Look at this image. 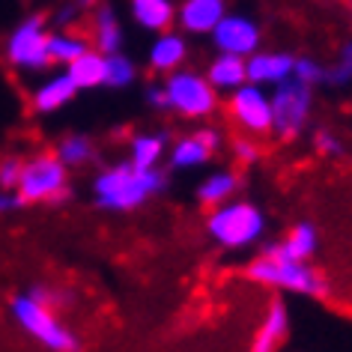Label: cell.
I'll return each instance as SVG.
<instances>
[{
  "label": "cell",
  "mask_w": 352,
  "mask_h": 352,
  "mask_svg": "<svg viewBox=\"0 0 352 352\" xmlns=\"http://www.w3.org/2000/svg\"><path fill=\"white\" fill-rule=\"evenodd\" d=\"M72 302V293L57 287H30L10 298V314L15 325L48 352H81V338L69 322L60 320L57 307Z\"/></svg>",
  "instance_id": "cell-1"
},
{
  "label": "cell",
  "mask_w": 352,
  "mask_h": 352,
  "mask_svg": "<svg viewBox=\"0 0 352 352\" xmlns=\"http://www.w3.org/2000/svg\"><path fill=\"white\" fill-rule=\"evenodd\" d=\"M93 204L104 212H135L167 188L162 167H138L129 158L102 167L93 176Z\"/></svg>",
  "instance_id": "cell-2"
},
{
  "label": "cell",
  "mask_w": 352,
  "mask_h": 352,
  "mask_svg": "<svg viewBox=\"0 0 352 352\" xmlns=\"http://www.w3.org/2000/svg\"><path fill=\"white\" fill-rule=\"evenodd\" d=\"M245 275H248L251 284L275 289V293L307 296V298H320L329 293V280L322 278V272L311 260H289L272 251H260L245 266Z\"/></svg>",
  "instance_id": "cell-3"
},
{
  "label": "cell",
  "mask_w": 352,
  "mask_h": 352,
  "mask_svg": "<svg viewBox=\"0 0 352 352\" xmlns=\"http://www.w3.org/2000/svg\"><path fill=\"white\" fill-rule=\"evenodd\" d=\"M266 230H269L266 212L257 204L242 200V197L227 200V204L209 209V215H206L209 239L224 251H248L263 242Z\"/></svg>",
  "instance_id": "cell-4"
},
{
  "label": "cell",
  "mask_w": 352,
  "mask_h": 352,
  "mask_svg": "<svg viewBox=\"0 0 352 352\" xmlns=\"http://www.w3.org/2000/svg\"><path fill=\"white\" fill-rule=\"evenodd\" d=\"M167 96V113L188 122H206L221 108V93L209 84V78L197 69H176L162 78Z\"/></svg>",
  "instance_id": "cell-5"
},
{
  "label": "cell",
  "mask_w": 352,
  "mask_h": 352,
  "mask_svg": "<svg viewBox=\"0 0 352 352\" xmlns=\"http://www.w3.org/2000/svg\"><path fill=\"white\" fill-rule=\"evenodd\" d=\"M21 200L28 206H60L72 195V179H69V167L60 162L57 153H39L24 158L19 188Z\"/></svg>",
  "instance_id": "cell-6"
},
{
  "label": "cell",
  "mask_w": 352,
  "mask_h": 352,
  "mask_svg": "<svg viewBox=\"0 0 352 352\" xmlns=\"http://www.w3.org/2000/svg\"><path fill=\"white\" fill-rule=\"evenodd\" d=\"M272 96V135L284 144H293L307 131L316 104V87L287 78L269 90Z\"/></svg>",
  "instance_id": "cell-7"
},
{
  "label": "cell",
  "mask_w": 352,
  "mask_h": 352,
  "mask_svg": "<svg viewBox=\"0 0 352 352\" xmlns=\"http://www.w3.org/2000/svg\"><path fill=\"white\" fill-rule=\"evenodd\" d=\"M48 19L39 12L21 19L12 28V33L6 36L3 57L15 72L21 75H42L45 69H51L48 57Z\"/></svg>",
  "instance_id": "cell-8"
},
{
  "label": "cell",
  "mask_w": 352,
  "mask_h": 352,
  "mask_svg": "<svg viewBox=\"0 0 352 352\" xmlns=\"http://www.w3.org/2000/svg\"><path fill=\"white\" fill-rule=\"evenodd\" d=\"M227 122L248 138H272V96L260 84H242L233 93H227L224 102Z\"/></svg>",
  "instance_id": "cell-9"
},
{
  "label": "cell",
  "mask_w": 352,
  "mask_h": 352,
  "mask_svg": "<svg viewBox=\"0 0 352 352\" xmlns=\"http://www.w3.org/2000/svg\"><path fill=\"white\" fill-rule=\"evenodd\" d=\"M224 144V135L221 129L215 126H197L195 131H188V135L170 140V146H167V167L176 173H186V170H200V167H206L212 158L218 155V149Z\"/></svg>",
  "instance_id": "cell-10"
},
{
  "label": "cell",
  "mask_w": 352,
  "mask_h": 352,
  "mask_svg": "<svg viewBox=\"0 0 352 352\" xmlns=\"http://www.w3.org/2000/svg\"><path fill=\"white\" fill-rule=\"evenodd\" d=\"M215 51L224 54H236V57H251L254 51L263 48V28L257 19L245 12H227L221 21L215 24V30L209 33Z\"/></svg>",
  "instance_id": "cell-11"
},
{
  "label": "cell",
  "mask_w": 352,
  "mask_h": 352,
  "mask_svg": "<svg viewBox=\"0 0 352 352\" xmlns=\"http://www.w3.org/2000/svg\"><path fill=\"white\" fill-rule=\"evenodd\" d=\"M78 93L81 90H78V84L72 81V75H69L66 69H60V72L45 75L36 87H33L30 108L36 117H51V113L63 111L66 104H72Z\"/></svg>",
  "instance_id": "cell-12"
},
{
  "label": "cell",
  "mask_w": 352,
  "mask_h": 352,
  "mask_svg": "<svg viewBox=\"0 0 352 352\" xmlns=\"http://www.w3.org/2000/svg\"><path fill=\"white\" fill-rule=\"evenodd\" d=\"M289 340V307L280 298H272L266 314L260 316L257 329L251 334L248 352H284Z\"/></svg>",
  "instance_id": "cell-13"
},
{
  "label": "cell",
  "mask_w": 352,
  "mask_h": 352,
  "mask_svg": "<svg viewBox=\"0 0 352 352\" xmlns=\"http://www.w3.org/2000/svg\"><path fill=\"white\" fill-rule=\"evenodd\" d=\"M188 63V39L182 30H162L155 33L153 42L146 48V66L155 75H170L176 69H182Z\"/></svg>",
  "instance_id": "cell-14"
},
{
  "label": "cell",
  "mask_w": 352,
  "mask_h": 352,
  "mask_svg": "<svg viewBox=\"0 0 352 352\" xmlns=\"http://www.w3.org/2000/svg\"><path fill=\"white\" fill-rule=\"evenodd\" d=\"M245 69H248L251 84H260V87H266V90H272V87H278L280 81L293 78L296 54H289V51L260 48V51H254L251 57H245Z\"/></svg>",
  "instance_id": "cell-15"
},
{
  "label": "cell",
  "mask_w": 352,
  "mask_h": 352,
  "mask_svg": "<svg viewBox=\"0 0 352 352\" xmlns=\"http://www.w3.org/2000/svg\"><path fill=\"white\" fill-rule=\"evenodd\" d=\"M227 15V0H182L176 6V28L188 36H209Z\"/></svg>",
  "instance_id": "cell-16"
},
{
  "label": "cell",
  "mask_w": 352,
  "mask_h": 352,
  "mask_svg": "<svg viewBox=\"0 0 352 352\" xmlns=\"http://www.w3.org/2000/svg\"><path fill=\"white\" fill-rule=\"evenodd\" d=\"M242 191V173L233 170V167H215V170H209L204 179L197 182L195 188V200L204 209H215L227 204V200L239 197Z\"/></svg>",
  "instance_id": "cell-17"
},
{
  "label": "cell",
  "mask_w": 352,
  "mask_h": 352,
  "mask_svg": "<svg viewBox=\"0 0 352 352\" xmlns=\"http://www.w3.org/2000/svg\"><path fill=\"white\" fill-rule=\"evenodd\" d=\"M263 251L280 254V257H289V260H314L316 251H320V230H316L314 221H296L284 233V239L266 242Z\"/></svg>",
  "instance_id": "cell-18"
},
{
  "label": "cell",
  "mask_w": 352,
  "mask_h": 352,
  "mask_svg": "<svg viewBox=\"0 0 352 352\" xmlns=\"http://www.w3.org/2000/svg\"><path fill=\"white\" fill-rule=\"evenodd\" d=\"M90 45L102 54H117L126 45V33H122L120 15L111 3H102L90 12Z\"/></svg>",
  "instance_id": "cell-19"
},
{
  "label": "cell",
  "mask_w": 352,
  "mask_h": 352,
  "mask_svg": "<svg viewBox=\"0 0 352 352\" xmlns=\"http://www.w3.org/2000/svg\"><path fill=\"white\" fill-rule=\"evenodd\" d=\"M131 21L146 33H162L176 24V3L173 0H129Z\"/></svg>",
  "instance_id": "cell-20"
},
{
  "label": "cell",
  "mask_w": 352,
  "mask_h": 352,
  "mask_svg": "<svg viewBox=\"0 0 352 352\" xmlns=\"http://www.w3.org/2000/svg\"><path fill=\"white\" fill-rule=\"evenodd\" d=\"M209 84L215 87L221 96L233 93L236 87L248 84V69H245V57H236V54H224V51H218V54L206 63V72Z\"/></svg>",
  "instance_id": "cell-21"
},
{
  "label": "cell",
  "mask_w": 352,
  "mask_h": 352,
  "mask_svg": "<svg viewBox=\"0 0 352 352\" xmlns=\"http://www.w3.org/2000/svg\"><path fill=\"white\" fill-rule=\"evenodd\" d=\"M167 146H170V138L167 131H140L129 140V162L138 167H158L162 158L167 155Z\"/></svg>",
  "instance_id": "cell-22"
},
{
  "label": "cell",
  "mask_w": 352,
  "mask_h": 352,
  "mask_svg": "<svg viewBox=\"0 0 352 352\" xmlns=\"http://www.w3.org/2000/svg\"><path fill=\"white\" fill-rule=\"evenodd\" d=\"M90 36H81L75 30H51L48 33V57H51V66H69L72 60H78L84 51H90Z\"/></svg>",
  "instance_id": "cell-23"
},
{
  "label": "cell",
  "mask_w": 352,
  "mask_h": 352,
  "mask_svg": "<svg viewBox=\"0 0 352 352\" xmlns=\"http://www.w3.org/2000/svg\"><path fill=\"white\" fill-rule=\"evenodd\" d=\"M57 158L63 162L69 170H81V167L93 164L96 155H99V149H96V140L90 135H81V131H69V135L60 138L57 144Z\"/></svg>",
  "instance_id": "cell-24"
},
{
  "label": "cell",
  "mask_w": 352,
  "mask_h": 352,
  "mask_svg": "<svg viewBox=\"0 0 352 352\" xmlns=\"http://www.w3.org/2000/svg\"><path fill=\"white\" fill-rule=\"evenodd\" d=\"M66 72L72 75L78 90H99V87H104V54L96 48L84 51L81 57L66 66Z\"/></svg>",
  "instance_id": "cell-25"
},
{
  "label": "cell",
  "mask_w": 352,
  "mask_h": 352,
  "mask_svg": "<svg viewBox=\"0 0 352 352\" xmlns=\"http://www.w3.org/2000/svg\"><path fill=\"white\" fill-rule=\"evenodd\" d=\"M135 81H138V63L126 51L104 54V87H111V90H126V87H131Z\"/></svg>",
  "instance_id": "cell-26"
},
{
  "label": "cell",
  "mask_w": 352,
  "mask_h": 352,
  "mask_svg": "<svg viewBox=\"0 0 352 352\" xmlns=\"http://www.w3.org/2000/svg\"><path fill=\"white\" fill-rule=\"evenodd\" d=\"M322 84L334 87V90H346V87H352V39H346L338 48V54H334L331 63H325V81Z\"/></svg>",
  "instance_id": "cell-27"
},
{
  "label": "cell",
  "mask_w": 352,
  "mask_h": 352,
  "mask_svg": "<svg viewBox=\"0 0 352 352\" xmlns=\"http://www.w3.org/2000/svg\"><path fill=\"white\" fill-rule=\"evenodd\" d=\"M311 144L316 149V155H322V158H340L343 153H346V144H343V138L334 129H325V126L314 131Z\"/></svg>",
  "instance_id": "cell-28"
},
{
  "label": "cell",
  "mask_w": 352,
  "mask_h": 352,
  "mask_svg": "<svg viewBox=\"0 0 352 352\" xmlns=\"http://www.w3.org/2000/svg\"><path fill=\"white\" fill-rule=\"evenodd\" d=\"M230 155H233V162L239 164V167H251V164H257V162H260L263 146H260V140H257V138L236 135V138L230 140Z\"/></svg>",
  "instance_id": "cell-29"
},
{
  "label": "cell",
  "mask_w": 352,
  "mask_h": 352,
  "mask_svg": "<svg viewBox=\"0 0 352 352\" xmlns=\"http://www.w3.org/2000/svg\"><path fill=\"white\" fill-rule=\"evenodd\" d=\"M293 78H298V81H305L311 87H320L325 81V63H320L316 57H296Z\"/></svg>",
  "instance_id": "cell-30"
},
{
  "label": "cell",
  "mask_w": 352,
  "mask_h": 352,
  "mask_svg": "<svg viewBox=\"0 0 352 352\" xmlns=\"http://www.w3.org/2000/svg\"><path fill=\"white\" fill-rule=\"evenodd\" d=\"M21 155H3L0 158V188H19L21 179Z\"/></svg>",
  "instance_id": "cell-31"
},
{
  "label": "cell",
  "mask_w": 352,
  "mask_h": 352,
  "mask_svg": "<svg viewBox=\"0 0 352 352\" xmlns=\"http://www.w3.org/2000/svg\"><path fill=\"white\" fill-rule=\"evenodd\" d=\"M24 206H28V204H24L21 195L15 188H0V218L19 212V209H24Z\"/></svg>",
  "instance_id": "cell-32"
},
{
  "label": "cell",
  "mask_w": 352,
  "mask_h": 352,
  "mask_svg": "<svg viewBox=\"0 0 352 352\" xmlns=\"http://www.w3.org/2000/svg\"><path fill=\"white\" fill-rule=\"evenodd\" d=\"M144 99H146V104H149L153 111L167 113V96H164V87H162V84H149L146 93H144Z\"/></svg>",
  "instance_id": "cell-33"
},
{
  "label": "cell",
  "mask_w": 352,
  "mask_h": 352,
  "mask_svg": "<svg viewBox=\"0 0 352 352\" xmlns=\"http://www.w3.org/2000/svg\"><path fill=\"white\" fill-rule=\"evenodd\" d=\"M78 19H81V10H78L72 0H66V3L54 12V24H57V28H69V24H75Z\"/></svg>",
  "instance_id": "cell-34"
},
{
  "label": "cell",
  "mask_w": 352,
  "mask_h": 352,
  "mask_svg": "<svg viewBox=\"0 0 352 352\" xmlns=\"http://www.w3.org/2000/svg\"><path fill=\"white\" fill-rule=\"evenodd\" d=\"M72 3L78 6V10H81V12H93L96 10V6H99L102 3V0H72Z\"/></svg>",
  "instance_id": "cell-35"
},
{
  "label": "cell",
  "mask_w": 352,
  "mask_h": 352,
  "mask_svg": "<svg viewBox=\"0 0 352 352\" xmlns=\"http://www.w3.org/2000/svg\"><path fill=\"white\" fill-rule=\"evenodd\" d=\"M349 10H352V0H349Z\"/></svg>",
  "instance_id": "cell-36"
}]
</instances>
